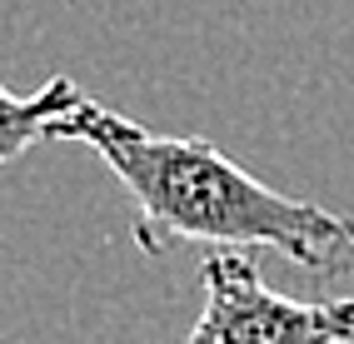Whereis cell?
<instances>
[{
    "label": "cell",
    "instance_id": "3",
    "mask_svg": "<svg viewBox=\"0 0 354 344\" xmlns=\"http://www.w3.org/2000/svg\"><path fill=\"white\" fill-rule=\"evenodd\" d=\"M90 95H80V85L70 75H50V85H40L35 95H10L0 85V165L20 160L30 145L55 140V125L65 115H75Z\"/></svg>",
    "mask_w": 354,
    "mask_h": 344
},
{
    "label": "cell",
    "instance_id": "2",
    "mask_svg": "<svg viewBox=\"0 0 354 344\" xmlns=\"http://www.w3.org/2000/svg\"><path fill=\"white\" fill-rule=\"evenodd\" d=\"M200 294L205 309L180 344H354V300H285L240 249L205 255Z\"/></svg>",
    "mask_w": 354,
    "mask_h": 344
},
{
    "label": "cell",
    "instance_id": "1",
    "mask_svg": "<svg viewBox=\"0 0 354 344\" xmlns=\"http://www.w3.org/2000/svg\"><path fill=\"white\" fill-rule=\"evenodd\" d=\"M55 140H80L110 165L135 200V245L150 260L175 245H250L315 274L354 269V215L265 185L200 135H155L120 110L85 100L55 125Z\"/></svg>",
    "mask_w": 354,
    "mask_h": 344
}]
</instances>
